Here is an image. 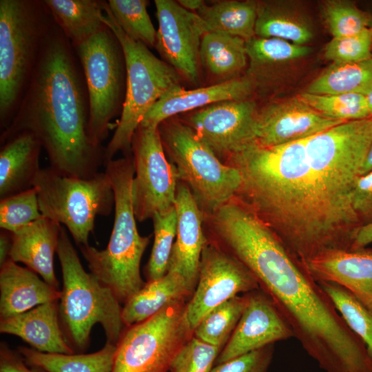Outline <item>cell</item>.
<instances>
[{
  "instance_id": "cell-35",
  "label": "cell",
  "mask_w": 372,
  "mask_h": 372,
  "mask_svg": "<svg viewBox=\"0 0 372 372\" xmlns=\"http://www.w3.org/2000/svg\"><path fill=\"white\" fill-rule=\"evenodd\" d=\"M302 101L322 115L342 121L371 118L366 96L360 94H315L302 92Z\"/></svg>"
},
{
  "instance_id": "cell-21",
  "label": "cell",
  "mask_w": 372,
  "mask_h": 372,
  "mask_svg": "<svg viewBox=\"0 0 372 372\" xmlns=\"http://www.w3.org/2000/svg\"><path fill=\"white\" fill-rule=\"evenodd\" d=\"M58 302L45 303L21 314L1 319L0 332L16 335L40 352L74 353L59 324Z\"/></svg>"
},
{
  "instance_id": "cell-47",
  "label": "cell",
  "mask_w": 372,
  "mask_h": 372,
  "mask_svg": "<svg viewBox=\"0 0 372 372\" xmlns=\"http://www.w3.org/2000/svg\"><path fill=\"white\" fill-rule=\"evenodd\" d=\"M372 170V143L368 151L365 161L363 163L360 175H363Z\"/></svg>"
},
{
  "instance_id": "cell-46",
  "label": "cell",
  "mask_w": 372,
  "mask_h": 372,
  "mask_svg": "<svg viewBox=\"0 0 372 372\" xmlns=\"http://www.w3.org/2000/svg\"><path fill=\"white\" fill-rule=\"evenodd\" d=\"M177 2L185 9L193 12H196L205 4L201 0H179Z\"/></svg>"
},
{
  "instance_id": "cell-6",
  "label": "cell",
  "mask_w": 372,
  "mask_h": 372,
  "mask_svg": "<svg viewBox=\"0 0 372 372\" xmlns=\"http://www.w3.org/2000/svg\"><path fill=\"white\" fill-rule=\"evenodd\" d=\"M102 21L119 41L126 69L125 101L114 133L105 147L106 163L119 152L124 156H132V143L136 130L152 105L167 90L179 85V74L157 58L149 48L132 39L123 31L111 13L107 1Z\"/></svg>"
},
{
  "instance_id": "cell-7",
  "label": "cell",
  "mask_w": 372,
  "mask_h": 372,
  "mask_svg": "<svg viewBox=\"0 0 372 372\" xmlns=\"http://www.w3.org/2000/svg\"><path fill=\"white\" fill-rule=\"evenodd\" d=\"M158 130L178 180L188 186L203 213L211 215L235 198L242 183L239 171L223 163L187 123L170 118Z\"/></svg>"
},
{
  "instance_id": "cell-18",
  "label": "cell",
  "mask_w": 372,
  "mask_h": 372,
  "mask_svg": "<svg viewBox=\"0 0 372 372\" xmlns=\"http://www.w3.org/2000/svg\"><path fill=\"white\" fill-rule=\"evenodd\" d=\"M174 206L177 229L167 272L182 276L194 292L202 252L207 243L202 229L203 212L188 186L181 181L177 185Z\"/></svg>"
},
{
  "instance_id": "cell-45",
  "label": "cell",
  "mask_w": 372,
  "mask_h": 372,
  "mask_svg": "<svg viewBox=\"0 0 372 372\" xmlns=\"http://www.w3.org/2000/svg\"><path fill=\"white\" fill-rule=\"evenodd\" d=\"M12 245V233L1 229L0 232V265L2 266L10 259Z\"/></svg>"
},
{
  "instance_id": "cell-4",
  "label": "cell",
  "mask_w": 372,
  "mask_h": 372,
  "mask_svg": "<svg viewBox=\"0 0 372 372\" xmlns=\"http://www.w3.org/2000/svg\"><path fill=\"white\" fill-rule=\"evenodd\" d=\"M53 19L43 1H0V125L13 118Z\"/></svg>"
},
{
  "instance_id": "cell-16",
  "label": "cell",
  "mask_w": 372,
  "mask_h": 372,
  "mask_svg": "<svg viewBox=\"0 0 372 372\" xmlns=\"http://www.w3.org/2000/svg\"><path fill=\"white\" fill-rule=\"evenodd\" d=\"M345 121L329 118L298 96L272 103L258 112L256 143L276 146L302 140Z\"/></svg>"
},
{
  "instance_id": "cell-31",
  "label": "cell",
  "mask_w": 372,
  "mask_h": 372,
  "mask_svg": "<svg viewBox=\"0 0 372 372\" xmlns=\"http://www.w3.org/2000/svg\"><path fill=\"white\" fill-rule=\"evenodd\" d=\"M247 303V293L235 296L209 311L198 323L193 335L211 345L224 347L233 333Z\"/></svg>"
},
{
  "instance_id": "cell-40",
  "label": "cell",
  "mask_w": 372,
  "mask_h": 372,
  "mask_svg": "<svg viewBox=\"0 0 372 372\" xmlns=\"http://www.w3.org/2000/svg\"><path fill=\"white\" fill-rule=\"evenodd\" d=\"M220 351L192 336L175 356L169 372H211Z\"/></svg>"
},
{
  "instance_id": "cell-48",
  "label": "cell",
  "mask_w": 372,
  "mask_h": 372,
  "mask_svg": "<svg viewBox=\"0 0 372 372\" xmlns=\"http://www.w3.org/2000/svg\"><path fill=\"white\" fill-rule=\"evenodd\" d=\"M367 107L372 118V91L366 96Z\"/></svg>"
},
{
  "instance_id": "cell-8",
  "label": "cell",
  "mask_w": 372,
  "mask_h": 372,
  "mask_svg": "<svg viewBox=\"0 0 372 372\" xmlns=\"http://www.w3.org/2000/svg\"><path fill=\"white\" fill-rule=\"evenodd\" d=\"M33 187L43 216L64 225L79 247L88 245L96 216H107L114 207L112 183L105 172L79 178L48 167L40 169Z\"/></svg>"
},
{
  "instance_id": "cell-36",
  "label": "cell",
  "mask_w": 372,
  "mask_h": 372,
  "mask_svg": "<svg viewBox=\"0 0 372 372\" xmlns=\"http://www.w3.org/2000/svg\"><path fill=\"white\" fill-rule=\"evenodd\" d=\"M251 69L273 66L307 56L311 49L276 38L254 37L246 41Z\"/></svg>"
},
{
  "instance_id": "cell-14",
  "label": "cell",
  "mask_w": 372,
  "mask_h": 372,
  "mask_svg": "<svg viewBox=\"0 0 372 372\" xmlns=\"http://www.w3.org/2000/svg\"><path fill=\"white\" fill-rule=\"evenodd\" d=\"M258 112L250 100L225 101L196 110L186 123L218 157L227 158L256 143Z\"/></svg>"
},
{
  "instance_id": "cell-11",
  "label": "cell",
  "mask_w": 372,
  "mask_h": 372,
  "mask_svg": "<svg viewBox=\"0 0 372 372\" xmlns=\"http://www.w3.org/2000/svg\"><path fill=\"white\" fill-rule=\"evenodd\" d=\"M134 167L132 195L138 221L174 205L178 176L165 156L158 127L139 125L132 143Z\"/></svg>"
},
{
  "instance_id": "cell-9",
  "label": "cell",
  "mask_w": 372,
  "mask_h": 372,
  "mask_svg": "<svg viewBox=\"0 0 372 372\" xmlns=\"http://www.w3.org/2000/svg\"><path fill=\"white\" fill-rule=\"evenodd\" d=\"M83 70L89 101V134L103 146L111 121L121 114L126 89V69L121 44L105 25L74 48Z\"/></svg>"
},
{
  "instance_id": "cell-22",
  "label": "cell",
  "mask_w": 372,
  "mask_h": 372,
  "mask_svg": "<svg viewBox=\"0 0 372 372\" xmlns=\"http://www.w3.org/2000/svg\"><path fill=\"white\" fill-rule=\"evenodd\" d=\"M57 290L37 273L9 260L1 266L0 316L10 318L28 311L39 305L59 301Z\"/></svg>"
},
{
  "instance_id": "cell-15",
  "label": "cell",
  "mask_w": 372,
  "mask_h": 372,
  "mask_svg": "<svg viewBox=\"0 0 372 372\" xmlns=\"http://www.w3.org/2000/svg\"><path fill=\"white\" fill-rule=\"evenodd\" d=\"M293 337L269 296L260 288L247 293L246 307L216 364Z\"/></svg>"
},
{
  "instance_id": "cell-20",
  "label": "cell",
  "mask_w": 372,
  "mask_h": 372,
  "mask_svg": "<svg viewBox=\"0 0 372 372\" xmlns=\"http://www.w3.org/2000/svg\"><path fill=\"white\" fill-rule=\"evenodd\" d=\"M61 227L59 223L42 216L12 233L10 254L12 261L23 263L57 290L59 283L54 272V257Z\"/></svg>"
},
{
  "instance_id": "cell-12",
  "label": "cell",
  "mask_w": 372,
  "mask_h": 372,
  "mask_svg": "<svg viewBox=\"0 0 372 372\" xmlns=\"http://www.w3.org/2000/svg\"><path fill=\"white\" fill-rule=\"evenodd\" d=\"M260 289L252 273L230 254L214 244L205 245L198 278L185 314L191 329L212 309L238 296Z\"/></svg>"
},
{
  "instance_id": "cell-38",
  "label": "cell",
  "mask_w": 372,
  "mask_h": 372,
  "mask_svg": "<svg viewBox=\"0 0 372 372\" xmlns=\"http://www.w3.org/2000/svg\"><path fill=\"white\" fill-rule=\"evenodd\" d=\"M43 215L34 187L0 200V227L14 233Z\"/></svg>"
},
{
  "instance_id": "cell-10",
  "label": "cell",
  "mask_w": 372,
  "mask_h": 372,
  "mask_svg": "<svg viewBox=\"0 0 372 372\" xmlns=\"http://www.w3.org/2000/svg\"><path fill=\"white\" fill-rule=\"evenodd\" d=\"M184 302L170 304L129 327L116 345L112 372H169L175 356L192 338Z\"/></svg>"
},
{
  "instance_id": "cell-34",
  "label": "cell",
  "mask_w": 372,
  "mask_h": 372,
  "mask_svg": "<svg viewBox=\"0 0 372 372\" xmlns=\"http://www.w3.org/2000/svg\"><path fill=\"white\" fill-rule=\"evenodd\" d=\"M146 0H108L107 6L115 21L132 39L147 48L156 45L157 31L147 10Z\"/></svg>"
},
{
  "instance_id": "cell-13",
  "label": "cell",
  "mask_w": 372,
  "mask_h": 372,
  "mask_svg": "<svg viewBox=\"0 0 372 372\" xmlns=\"http://www.w3.org/2000/svg\"><path fill=\"white\" fill-rule=\"evenodd\" d=\"M158 30L156 48L165 62L192 83L199 79V51L209 32L205 21L177 1L155 0Z\"/></svg>"
},
{
  "instance_id": "cell-32",
  "label": "cell",
  "mask_w": 372,
  "mask_h": 372,
  "mask_svg": "<svg viewBox=\"0 0 372 372\" xmlns=\"http://www.w3.org/2000/svg\"><path fill=\"white\" fill-rule=\"evenodd\" d=\"M348 327L365 344L372 359V313L344 287L330 282H318Z\"/></svg>"
},
{
  "instance_id": "cell-23",
  "label": "cell",
  "mask_w": 372,
  "mask_h": 372,
  "mask_svg": "<svg viewBox=\"0 0 372 372\" xmlns=\"http://www.w3.org/2000/svg\"><path fill=\"white\" fill-rule=\"evenodd\" d=\"M42 146L30 132H20L1 144L0 198L33 187L40 169Z\"/></svg>"
},
{
  "instance_id": "cell-27",
  "label": "cell",
  "mask_w": 372,
  "mask_h": 372,
  "mask_svg": "<svg viewBox=\"0 0 372 372\" xmlns=\"http://www.w3.org/2000/svg\"><path fill=\"white\" fill-rule=\"evenodd\" d=\"M255 35L301 45H306L313 36L307 19L297 10L282 2L258 3Z\"/></svg>"
},
{
  "instance_id": "cell-30",
  "label": "cell",
  "mask_w": 372,
  "mask_h": 372,
  "mask_svg": "<svg viewBox=\"0 0 372 372\" xmlns=\"http://www.w3.org/2000/svg\"><path fill=\"white\" fill-rule=\"evenodd\" d=\"M372 91V59L351 63H331L307 86L315 94H360Z\"/></svg>"
},
{
  "instance_id": "cell-19",
  "label": "cell",
  "mask_w": 372,
  "mask_h": 372,
  "mask_svg": "<svg viewBox=\"0 0 372 372\" xmlns=\"http://www.w3.org/2000/svg\"><path fill=\"white\" fill-rule=\"evenodd\" d=\"M254 88V81L249 77L237 78L192 90H185L176 85L152 105L140 125L158 127L163 121L180 113L221 101L247 99Z\"/></svg>"
},
{
  "instance_id": "cell-28",
  "label": "cell",
  "mask_w": 372,
  "mask_h": 372,
  "mask_svg": "<svg viewBox=\"0 0 372 372\" xmlns=\"http://www.w3.org/2000/svg\"><path fill=\"white\" fill-rule=\"evenodd\" d=\"M19 351L27 363L46 372H112L116 345L106 342L101 349L87 354L47 353L24 347Z\"/></svg>"
},
{
  "instance_id": "cell-5",
  "label": "cell",
  "mask_w": 372,
  "mask_h": 372,
  "mask_svg": "<svg viewBox=\"0 0 372 372\" xmlns=\"http://www.w3.org/2000/svg\"><path fill=\"white\" fill-rule=\"evenodd\" d=\"M56 254L63 278L59 312L67 340L69 338L72 346L84 350L89 343L92 327L100 324L106 342L117 345L124 325L121 303L108 287L92 273L85 271L63 227Z\"/></svg>"
},
{
  "instance_id": "cell-3",
  "label": "cell",
  "mask_w": 372,
  "mask_h": 372,
  "mask_svg": "<svg viewBox=\"0 0 372 372\" xmlns=\"http://www.w3.org/2000/svg\"><path fill=\"white\" fill-rule=\"evenodd\" d=\"M114 194V220L109 242L99 250L89 244L79 247L90 273L108 287L120 303H125L145 285L140 265L150 236L138 233L132 187L134 176L132 156L107 161Z\"/></svg>"
},
{
  "instance_id": "cell-29",
  "label": "cell",
  "mask_w": 372,
  "mask_h": 372,
  "mask_svg": "<svg viewBox=\"0 0 372 372\" xmlns=\"http://www.w3.org/2000/svg\"><path fill=\"white\" fill-rule=\"evenodd\" d=\"M258 3L254 1H222L206 3L196 13L209 32L226 34L249 41L255 35Z\"/></svg>"
},
{
  "instance_id": "cell-33",
  "label": "cell",
  "mask_w": 372,
  "mask_h": 372,
  "mask_svg": "<svg viewBox=\"0 0 372 372\" xmlns=\"http://www.w3.org/2000/svg\"><path fill=\"white\" fill-rule=\"evenodd\" d=\"M152 220L154 239L145 269L148 282L159 279L167 273L177 229V214L174 205L165 211L155 214Z\"/></svg>"
},
{
  "instance_id": "cell-37",
  "label": "cell",
  "mask_w": 372,
  "mask_h": 372,
  "mask_svg": "<svg viewBox=\"0 0 372 372\" xmlns=\"http://www.w3.org/2000/svg\"><path fill=\"white\" fill-rule=\"evenodd\" d=\"M322 14L333 38L353 35L372 26L371 15L348 1H324Z\"/></svg>"
},
{
  "instance_id": "cell-41",
  "label": "cell",
  "mask_w": 372,
  "mask_h": 372,
  "mask_svg": "<svg viewBox=\"0 0 372 372\" xmlns=\"http://www.w3.org/2000/svg\"><path fill=\"white\" fill-rule=\"evenodd\" d=\"M273 344L218 364L211 372H267L273 355Z\"/></svg>"
},
{
  "instance_id": "cell-42",
  "label": "cell",
  "mask_w": 372,
  "mask_h": 372,
  "mask_svg": "<svg viewBox=\"0 0 372 372\" xmlns=\"http://www.w3.org/2000/svg\"><path fill=\"white\" fill-rule=\"evenodd\" d=\"M352 204L362 225L372 221V170L358 178L352 192Z\"/></svg>"
},
{
  "instance_id": "cell-43",
  "label": "cell",
  "mask_w": 372,
  "mask_h": 372,
  "mask_svg": "<svg viewBox=\"0 0 372 372\" xmlns=\"http://www.w3.org/2000/svg\"><path fill=\"white\" fill-rule=\"evenodd\" d=\"M0 372H38L30 369L24 362L6 346L1 345L0 353Z\"/></svg>"
},
{
  "instance_id": "cell-17",
  "label": "cell",
  "mask_w": 372,
  "mask_h": 372,
  "mask_svg": "<svg viewBox=\"0 0 372 372\" xmlns=\"http://www.w3.org/2000/svg\"><path fill=\"white\" fill-rule=\"evenodd\" d=\"M301 265L317 282L344 287L372 313V253L368 249H328Z\"/></svg>"
},
{
  "instance_id": "cell-49",
  "label": "cell",
  "mask_w": 372,
  "mask_h": 372,
  "mask_svg": "<svg viewBox=\"0 0 372 372\" xmlns=\"http://www.w3.org/2000/svg\"><path fill=\"white\" fill-rule=\"evenodd\" d=\"M369 251L372 253V249H368Z\"/></svg>"
},
{
  "instance_id": "cell-24",
  "label": "cell",
  "mask_w": 372,
  "mask_h": 372,
  "mask_svg": "<svg viewBox=\"0 0 372 372\" xmlns=\"http://www.w3.org/2000/svg\"><path fill=\"white\" fill-rule=\"evenodd\" d=\"M193 291L185 278L175 272L149 281L132 296L122 309L124 325L131 327L157 314L167 306L184 302Z\"/></svg>"
},
{
  "instance_id": "cell-1",
  "label": "cell",
  "mask_w": 372,
  "mask_h": 372,
  "mask_svg": "<svg viewBox=\"0 0 372 372\" xmlns=\"http://www.w3.org/2000/svg\"><path fill=\"white\" fill-rule=\"evenodd\" d=\"M371 143L369 118L283 145L254 143L226 164L241 175L235 197L303 264L328 249H351L362 225L352 192Z\"/></svg>"
},
{
  "instance_id": "cell-2",
  "label": "cell",
  "mask_w": 372,
  "mask_h": 372,
  "mask_svg": "<svg viewBox=\"0 0 372 372\" xmlns=\"http://www.w3.org/2000/svg\"><path fill=\"white\" fill-rule=\"evenodd\" d=\"M76 53L53 21L16 113L1 134V144L28 132L45 149L50 167L79 178L105 165V147L89 134V101Z\"/></svg>"
},
{
  "instance_id": "cell-26",
  "label": "cell",
  "mask_w": 372,
  "mask_h": 372,
  "mask_svg": "<svg viewBox=\"0 0 372 372\" xmlns=\"http://www.w3.org/2000/svg\"><path fill=\"white\" fill-rule=\"evenodd\" d=\"M247 59L246 41L240 37L209 32L202 38L200 64L220 83L237 79Z\"/></svg>"
},
{
  "instance_id": "cell-39",
  "label": "cell",
  "mask_w": 372,
  "mask_h": 372,
  "mask_svg": "<svg viewBox=\"0 0 372 372\" xmlns=\"http://www.w3.org/2000/svg\"><path fill=\"white\" fill-rule=\"evenodd\" d=\"M324 56L331 63H351L372 59V26L353 35L332 38Z\"/></svg>"
},
{
  "instance_id": "cell-44",
  "label": "cell",
  "mask_w": 372,
  "mask_h": 372,
  "mask_svg": "<svg viewBox=\"0 0 372 372\" xmlns=\"http://www.w3.org/2000/svg\"><path fill=\"white\" fill-rule=\"evenodd\" d=\"M372 243V221L361 225L353 238L351 250L364 249Z\"/></svg>"
},
{
  "instance_id": "cell-25",
  "label": "cell",
  "mask_w": 372,
  "mask_h": 372,
  "mask_svg": "<svg viewBox=\"0 0 372 372\" xmlns=\"http://www.w3.org/2000/svg\"><path fill=\"white\" fill-rule=\"evenodd\" d=\"M54 23L75 48L105 27L102 17L107 1L43 0Z\"/></svg>"
}]
</instances>
